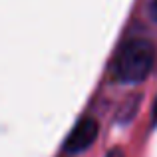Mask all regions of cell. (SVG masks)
I'll return each instance as SVG.
<instances>
[{
	"label": "cell",
	"instance_id": "cell-1",
	"mask_svg": "<svg viewBox=\"0 0 157 157\" xmlns=\"http://www.w3.org/2000/svg\"><path fill=\"white\" fill-rule=\"evenodd\" d=\"M155 62V48L143 38L127 40L113 62V74L123 84H139L149 76Z\"/></svg>",
	"mask_w": 157,
	"mask_h": 157
},
{
	"label": "cell",
	"instance_id": "cell-2",
	"mask_svg": "<svg viewBox=\"0 0 157 157\" xmlns=\"http://www.w3.org/2000/svg\"><path fill=\"white\" fill-rule=\"evenodd\" d=\"M98 133H100V127L98 121L92 117H84L74 125V129L70 131V135L64 141V149L68 153H80V151L88 149L94 141H96Z\"/></svg>",
	"mask_w": 157,
	"mask_h": 157
},
{
	"label": "cell",
	"instance_id": "cell-3",
	"mask_svg": "<svg viewBox=\"0 0 157 157\" xmlns=\"http://www.w3.org/2000/svg\"><path fill=\"white\" fill-rule=\"evenodd\" d=\"M149 12H151V18L157 22V0H153L151 2V6H149Z\"/></svg>",
	"mask_w": 157,
	"mask_h": 157
},
{
	"label": "cell",
	"instance_id": "cell-4",
	"mask_svg": "<svg viewBox=\"0 0 157 157\" xmlns=\"http://www.w3.org/2000/svg\"><path fill=\"white\" fill-rule=\"evenodd\" d=\"M105 157H123V153H121V149H111Z\"/></svg>",
	"mask_w": 157,
	"mask_h": 157
},
{
	"label": "cell",
	"instance_id": "cell-5",
	"mask_svg": "<svg viewBox=\"0 0 157 157\" xmlns=\"http://www.w3.org/2000/svg\"><path fill=\"white\" fill-rule=\"evenodd\" d=\"M155 119H157V105H155Z\"/></svg>",
	"mask_w": 157,
	"mask_h": 157
}]
</instances>
